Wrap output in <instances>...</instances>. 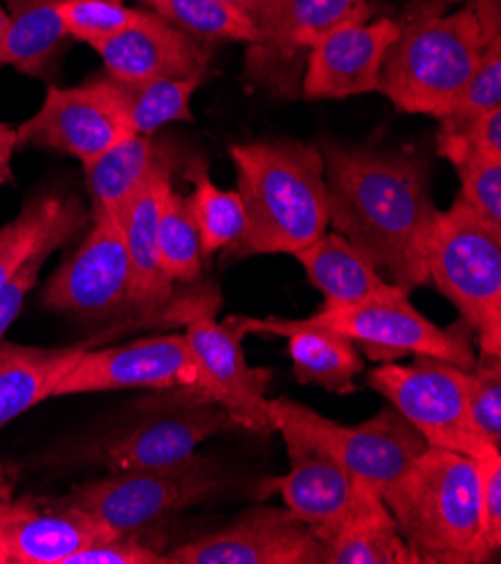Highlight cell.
<instances>
[{
  "mask_svg": "<svg viewBox=\"0 0 501 564\" xmlns=\"http://www.w3.org/2000/svg\"><path fill=\"white\" fill-rule=\"evenodd\" d=\"M324 158L328 225L407 295L429 281L427 241L438 214L429 169L410 151L317 144Z\"/></svg>",
  "mask_w": 501,
  "mask_h": 564,
  "instance_id": "6da1fadb",
  "label": "cell"
},
{
  "mask_svg": "<svg viewBox=\"0 0 501 564\" xmlns=\"http://www.w3.org/2000/svg\"><path fill=\"white\" fill-rule=\"evenodd\" d=\"M246 232L235 254H297L328 230L324 158L317 144L259 140L230 147Z\"/></svg>",
  "mask_w": 501,
  "mask_h": 564,
  "instance_id": "7a4b0ae2",
  "label": "cell"
},
{
  "mask_svg": "<svg viewBox=\"0 0 501 564\" xmlns=\"http://www.w3.org/2000/svg\"><path fill=\"white\" fill-rule=\"evenodd\" d=\"M380 497L414 564H481L475 459L427 445Z\"/></svg>",
  "mask_w": 501,
  "mask_h": 564,
  "instance_id": "3957f363",
  "label": "cell"
},
{
  "mask_svg": "<svg viewBox=\"0 0 501 564\" xmlns=\"http://www.w3.org/2000/svg\"><path fill=\"white\" fill-rule=\"evenodd\" d=\"M399 23L401 34L382 62L378 93L403 112L443 120L481 62L486 45L479 23L470 8Z\"/></svg>",
  "mask_w": 501,
  "mask_h": 564,
  "instance_id": "277c9868",
  "label": "cell"
},
{
  "mask_svg": "<svg viewBox=\"0 0 501 564\" xmlns=\"http://www.w3.org/2000/svg\"><path fill=\"white\" fill-rule=\"evenodd\" d=\"M427 274L477 333L481 354L501 356V225L459 196L432 223Z\"/></svg>",
  "mask_w": 501,
  "mask_h": 564,
  "instance_id": "5b68a950",
  "label": "cell"
},
{
  "mask_svg": "<svg viewBox=\"0 0 501 564\" xmlns=\"http://www.w3.org/2000/svg\"><path fill=\"white\" fill-rule=\"evenodd\" d=\"M164 393L170 399L144 403L146 416L86 443L73 459L108 473L166 468L192 459L214 434L239 427L226 410L203 399L194 387L164 389Z\"/></svg>",
  "mask_w": 501,
  "mask_h": 564,
  "instance_id": "8992f818",
  "label": "cell"
},
{
  "mask_svg": "<svg viewBox=\"0 0 501 564\" xmlns=\"http://www.w3.org/2000/svg\"><path fill=\"white\" fill-rule=\"evenodd\" d=\"M367 382L427 441L450 453L486 459L501 455L470 423L466 405V369L432 356H416L412 365L382 362Z\"/></svg>",
  "mask_w": 501,
  "mask_h": 564,
  "instance_id": "52a82bcc",
  "label": "cell"
},
{
  "mask_svg": "<svg viewBox=\"0 0 501 564\" xmlns=\"http://www.w3.org/2000/svg\"><path fill=\"white\" fill-rule=\"evenodd\" d=\"M218 468L198 455L151 470L110 473L75 486L62 499L79 506L118 533H140L160 520L209 499L222 488Z\"/></svg>",
  "mask_w": 501,
  "mask_h": 564,
  "instance_id": "ba28073f",
  "label": "cell"
},
{
  "mask_svg": "<svg viewBox=\"0 0 501 564\" xmlns=\"http://www.w3.org/2000/svg\"><path fill=\"white\" fill-rule=\"evenodd\" d=\"M270 421H286L326 445L347 473L382 495L423 453L427 441L394 408L360 425H340L291 399L268 401Z\"/></svg>",
  "mask_w": 501,
  "mask_h": 564,
  "instance_id": "9c48e42d",
  "label": "cell"
},
{
  "mask_svg": "<svg viewBox=\"0 0 501 564\" xmlns=\"http://www.w3.org/2000/svg\"><path fill=\"white\" fill-rule=\"evenodd\" d=\"M178 317L185 319V340L196 367L192 387L226 410L239 427L259 434L272 432L265 380L246 362L243 335L248 333L239 317L216 322L205 306H183Z\"/></svg>",
  "mask_w": 501,
  "mask_h": 564,
  "instance_id": "30bf717a",
  "label": "cell"
},
{
  "mask_svg": "<svg viewBox=\"0 0 501 564\" xmlns=\"http://www.w3.org/2000/svg\"><path fill=\"white\" fill-rule=\"evenodd\" d=\"M133 274L116 212L92 209V228L81 246L54 272L41 306L79 317H108L131 306Z\"/></svg>",
  "mask_w": 501,
  "mask_h": 564,
  "instance_id": "8fae6325",
  "label": "cell"
},
{
  "mask_svg": "<svg viewBox=\"0 0 501 564\" xmlns=\"http://www.w3.org/2000/svg\"><path fill=\"white\" fill-rule=\"evenodd\" d=\"M308 319L340 330L380 362H394L403 356H432L468 371L477 358L466 335L436 326L407 297L345 308L322 306Z\"/></svg>",
  "mask_w": 501,
  "mask_h": 564,
  "instance_id": "7c38bea8",
  "label": "cell"
},
{
  "mask_svg": "<svg viewBox=\"0 0 501 564\" xmlns=\"http://www.w3.org/2000/svg\"><path fill=\"white\" fill-rule=\"evenodd\" d=\"M164 555L166 564H319L324 544L286 506H254L226 529Z\"/></svg>",
  "mask_w": 501,
  "mask_h": 564,
  "instance_id": "4fadbf2b",
  "label": "cell"
},
{
  "mask_svg": "<svg viewBox=\"0 0 501 564\" xmlns=\"http://www.w3.org/2000/svg\"><path fill=\"white\" fill-rule=\"evenodd\" d=\"M196 367L185 335L144 337L122 347L86 349L73 369L52 387L47 399L116 389H176L192 387Z\"/></svg>",
  "mask_w": 501,
  "mask_h": 564,
  "instance_id": "5bb4252c",
  "label": "cell"
},
{
  "mask_svg": "<svg viewBox=\"0 0 501 564\" xmlns=\"http://www.w3.org/2000/svg\"><path fill=\"white\" fill-rule=\"evenodd\" d=\"M129 135L116 101L95 79L77 88H50L41 108L17 129L19 149H50L84 166Z\"/></svg>",
  "mask_w": 501,
  "mask_h": 564,
  "instance_id": "9a60e30c",
  "label": "cell"
},
{
  "mask_svg": "<svg viewBox=\"0 0 501 564\" xmlns=\"http://www.w3.org/2000/svg\"><path fill=\"white\" fill-rule=\"evenodd\" d=\"M288 453V473L265 481V492H280L286 509L297 516L324 544L351 506L356 479L340 459L311 434L286 421H272Z\"/></svg>",
  "mask_w": 501,
  "mask_h": 564,
  "instance_id": "2e32d148",
  "label": "cell"
},
{
  "mask_svg": "<svg viewBox=\"0 0 501 564\" xmlns=\"http://www.w3.org/2000/svg\"><path fill=\"white\" fill-rule=\"evenodd\" d=\"M401 34L392 19L351 23L326 34L306 56L302 93L306 99H345L378 93L380 68Z\"/></svg>",
  "mask_w": 501,
  "mask_h": 564,
  "instance_id": "e0dca14e",
  "label": "cell"
},
{
  "mask_svg": "<svg viewBox=\"0 0 501 564\" xmlns=\"http://www.w3.org/2000/svg\"><path fill=\"white\" fill-rule=\"evenodd\" d=\"M110 77L124 82L185 79L205 75L209 52L203 43L155 12L140 10L133 25L95 45Z\"/></svg>",
  "mask_w": 501,
  "mask_h": 564,
  "instance_id": "ac0fdd59",
  "label": "cell"
},
{
  "mask_svg": "<svg viewBox=\"0 0 501 564\" xmlns=\"http://www.w3.org/2000/svg\"><path fill=\"white\" fill-rule=\"evenodd\" d=\"M373 14L369 0H284V21L276 41L257 54H248L250 79L295 93L302 66L315 43L351 23H364Z\"/></svg>",
  "mask_w": 501,
  "mask_h": 564,
  "instance_id": "d6986e66",
  "label": "cell"
},
{
  "mask_svg": "<svg viewBox=\"0 0 501 564\" xmlns=\"http://www.w3.org/2000/svg\"><path fill=\"white\" fill-rule=\"evenodd\" d=\"M116 535L122 533L62 497L19 499L8 533L10 564H66L86 546Z\"/></svg>",
  "mask_w": 501,
  "mask_h": 564,
  "instance_id": "ffe728a7",
  "label": "cell"
},
{
  "mask_svg": "<svg viewBox=\"0 0 501 564\" xmlns=\"http://www.w3.org/2000/svg\"><path fill=\"white\" fill-rule=\"evenodd\" d=\"M246 333L288 337V356L302 384H317L330 393H351L353 380L364 369L358 347L340 330L306 319L239 317Z\"/></svg>",
  "mask_w": 501,
  "mask_h": 564,
  "instance_id": "44dd1931",
  "label": "cell"
},
{
  "mask_svg": "<svg viewBox=\"0 0 501 564\" xmlns=\"http://www.w3.org/2000/svg\"><path fill=\"white\" fill-rule=\"evenodd\" d=\"M174 189V172H157L129 200L120 214L124 243L131 261V306L153 313L172 300L174 281L164 274L157 252V220L162 203Z\"/></svg>",
  "mask_w": 501,
  "mask_h": 564,
  "instance_id": "7402d4cb",
  "label": "cell"
},
{
  "mask_svg": "<svg viewBox=\"0 0 501 564\" xmlns=\"http://www.w3.org/2000/svg\"><path fill=\"white\" fill-rule=\"evenodd\" d=\"M324 564H414L380 492L356 481L351 506L324 542Z\"/></svg>",
  "mask_w": 501,
  "mask_h": 564,
  "instance_id": "603a6c76",
  "label": "cell"
},
{
  "mask_svg": "<svg viewBox=\"0 0 501 564\" xmlns=\"http://www.w3.org/2000/svg\"><path fill=\"white\" fill-rule=\"evenodd\" d=\"M311 284L324 295V306H362L371 302L401 300L405 291L386 281L338 232H326L313 246L297 252Z\"/></svg>",
  "mask_w": 501,
  "mask_h": 564,
  "instance_id": "cb8c5ba5",
  "label": "cell"
},
{
  "mask_svg": "<svg viewBox=\"0 0 501 564\" xmlns=\"http://www.w3.org/2000/svg\"><path fill=\"white\" fill-rule=\"evenodd\" d=\"M176 151L153 135H129L86 164V185L92 209L124 212L140 187L157 172H174Z\"/></svg>",
  "mask_w": 501,
  "mask_h": 564,
  "instance_id": "d4e9b609",
  "label": "cell"
},
{
  "mask_svg": "<svg viewBox=\"0 0 501 564\" xmlns=\"http://www.w3.org/2000/svg\"><path fill=\"white\" fill-rule=\"evenodd\" d=\"M86 347L45 349L14 343H0V427L47 401L57 384Z\"/></svg>",
  "mask_w": 501,
  "mask_h": 564,
  "instance_id": "484cf974",
  "label": "cell"
},
{
  "mask_svg": "<svg viewBox=\"0 0 501 564\" xmlns=\"http://www.w3.org/2000/svg\"><path fill=\"white\" fill-rule=\"evenodd\" d=\"M10 23L0 36V66L43 77L68 41L59 0H6Z\"/></svg>",
  "mask_w": 501,
  "mask_h": 564,
  "instance_id": "4316f807",
  "label": "cell"
},
{
  "mask_svg": "<svg viewBox=\"0 0 501 564\" xmlns=\"http://www.w3.org/2000/svg\"><path fill=\"white\" fill-rule=\"evenodd\" d=\"M203 77L124 82L106 73L95 82L116 101L131 135H153L164 124L192 120V97Z\"/></svg>",
  "mask_w": 501,
  "mask_h": 564,
  "instance_id": "83f0119b",
  "label": "cell"
},
{
  "mask_svg": "<svg viewBox=\"0 0 501 564\" xmlns=\"http://www.w3.org/2000/svg\"><path fill=\"white\" fill-rule=\"evenodd\" d=\"M185 176L194 183V194L189 200L198 225L203 259H209L218 250L232 248L243 237L246 207L239 192L220 189L211 183L205 164H192Z\"/></svg>",
  "mask_w": 501,
  "mask_h": 564,
  "instance_id": "f1b7e54d",
  "label": "cell"
},
{
  "mask_svg": "<svg viewBox=\"0 0 501 564\" xmlns=\"http://www.w3.org/2000/svg\"><path fill=\"white\" fill-rule=\"evenodd\" d=\"M157 252L164 274L174 284H192L200 276L203 248L198 225L194 218L189 196L170 192L162 203L157 220Z\"/></svg>",
  "mask_w": 501,
  "mask_h": 564,
  "instance_id": "f546056e",
  "label": "cell"
},
{
  "mask_svg": "<svg viewBox=\"0 0 501 564\" xmlns=\"http://www.w3.org/2000/svg\"><path fill=\"white\" fill-rule=\"evenodd\" d=\"M146 6L166 23L194 39L259 43L257 28L220 0H149Z\"/></svg>",
  "mask_w": 501,
  "mask_h": 564,
  "instance_id": "4dcf8cb0",
  "label": "cell"
},
{
  "mask_svg": "<svg viewBox=\"0 0 501 564\" xmlns=\"http://www.w3.org/2000/svg\"><path fill=\"white\" fill-rule=\"evenodd\" d=\"M438 151L461 178V198L488 223L501 225V160L472 151L459 135H438Z\"/></svg>",
  "mask_w": 501,
  "mask_h": 564,
  "instance_id": "1f68e13d",
  "label": "cell"
},
{
  "mask_svg": "<svg viewBox=\"0 0 501 564\" xmlns=\"http://www.w3.org/2000/svg\"><path fill=\"white\" fill-rule=\"evenodd\" d=\"M86 214L79 200L73 203V207L52 225V230L41 239V243L34 248V252L23 261V265L6 281L3 289H0V343L8 333V328L19 317L25 297L36 286L39 272L43 270L47 257L57 250L64 241H68L84 223Z\"/></svg>",
  "mask_w": 501,
  "mask_h": 564,
  "instance_id": "d6a6232c",
  "label": "cell"
},
{
  "mask_svg": "<svg viewBox=\"0 0 501 564\" xmlns=\"http://www.w3.org/2000/svg\"><path fill=\"white\" fill-rule=\"evenodd\" d=\"M501 106V41L483 47L481 62L457 106L440 120L438 135H461L486 110Z\"/></svg>",
  "mask_w": 501,
  "mask_h": 564,
  "instance_id": "836d02e7",
  "label": "cell"
},
{
  "mask_svg": "<svg viewBox=\"0 0 501 564\" xmlns=\"http://www.w3.org/2000/svg\"><path fill=\"white\" fill-rule=\"evenodd\" d=\"M466 405L477 434L501 453V362L481 354L466 371Z\"/></svg>",
  "mask_w": 501,
  "mask_h": 564,
  "instance_id": "e575fe53",
  "label": "cell"
},
{
  "mask_svg": "<svg viewBox=\"0 0 501 564\" xmlns=\"http://www.w3.org/2000/svg\"><path fill=\"white\" fill-rule=\"evenodd\" d=\"M140 10L120 0H59V17L68 39L97 45L135 23Z\"/></svg>",
  "mask_w": 501,
  "mask_h": 564,
  "instance_id": "d590c367",
  "label": "cell"
},
{
  "mask_svg": "<svg viewBox=\"0 0 501 564\" xmlns=\"http://www.w3.org/2000/svg\"><path fill=\"white\" fill-rule=\"evenodd\" d=\"M479 477V553L492 562L501 549V455L475 459Z\"/></svg>",
  "mask_w": 501,
  "mask_h": 564,
  "instance_id": "8d00e7d4",
  "label": "cell"
},
{
  "mask_svg": "<svg viewBox=\"0 0 501 564\" xmlns=\"http://www.w3.org/2000/svg\"><path fill=\"white\" fill-rule=\"evenodd\" d=\"M66 564H166V555L142 544L138 533H122L86 546Z\"/></svg>",
  "mask_w": 501,
  "mask_h": 564,
  "instance_id": "74e56055",
  "label": "cell"
},
{
  "mask_svg": "<svg viewBox=\"0 0 501 564\" xmlns=\"http://www.w3.org/2000/svg\"><path fill=\"white\" fill-rule=\"evenodd\" d=\"M237 12H241L259 32V43L250 45L248 54L268 50L282 32L284 0H220Z\"/></svg>",
  "mask_w": 501,
  "mask_h": 564,
  "instance_id": "f35d334b",
  "label": "cell"
},
{
  "mask_svg": "<svg viewBox=\"0 0 501 564\" xmlns=\"http://www.w3.org/2000/svg\"><path fill=\"white\" fill-rule=\"evenodd\" d=\"M459 138L479 155L501 160V106L481 112Z\"/></svg>",
  "mask_w": 501,
  "mask_h": 564,
  "instance_id": "ab89813d",
  "label": "cell"
},
{
  "mask_svg": "<svg viewBox=\"0 0 501 564\" xmlns=\"http://www.w3.org/2000/svg\"><path fill=\"white\" fill-rule=\"evenodd\" d=\"M466 8L479 23L483 45L501 41V0H466Z\"/></svg>",
  "mask_w": 501,
  "mask_h": 564,
  "instance_id": "60d3db41",
  "label": "cell"
},
{
  "mask_svg": "<svg viewBox=\"0 0 501 564\" xmlns=\"http://www.w3.org/2000/svg\"><path fill=\"white\" fill-rule=\"evenodd\" d=\"M17 149H19L17 129L10 124H0V185L14 183L12 158H14Z\"/></svg>",
  "mask_w": 501,
  "mask_h": 564,
  "instance_id": "b9f144b4",
  "label": "cell"
},
{
  "mask_svg": "<svg viewBox=\"0 0 501 564\" xmlns=\"http://www.w3.org/2000/svg\"><path fill=\"white\" fill-rule=\"evenodd\" d=\"M19 501L0 497V564H10V549H8V533L10 524L17 518Z\"/></svg>",
  "mask_w": 501,
  "mask_h": 564,
  "instance_id": "7bdbcfd3",
  "label": "cell"
},
{
  "mask_svg": "<svg viewBox=\"0 0 501 564\" xmlns=\"http://www.w3.org/2000/svg\"><path fill=\"white\" fill-rule=\"evenodd\" d=\"M457 3H466V0H410V6L405 10L403 19L443 14L450 6H457Z\"/></svg>",
  "mask_w": 501,
  "mask_h": 564,
  "instance_id": "ee69618b",
  "label": "cell"
},
{
  "mask_svg": "<svg viewBox=\"0 0 501 564\" xmlns=\"http://www.w3.org/2000/svg\"><path fill=\"white\" fill-rule=\"evenodd\" d=\"M0 497L12 499V481H10L8 470H6L3 464H0Z\"/></svg>",
  "mask_w": 501,
  "mask_h": 564,
  "instance_id": "f6af8a7d",
  "label": "cell"
},
{
  "mask_svg": "<svg viewBox=\"0 0 501 564\" xmlns=\"http://www.w3.org/2000/svg\"><path fill=\"white\" fill-rule=\"evenodd\" d=\"M8 23H10V12L8 8L0 6V36H3V32L8 30Z\"/></svg>",
  "mask_w": 501,
  "mask_h": 564,
  "instance_id": "bcb514c9",
  "label": "cell"
},
{
  "mask_svg": "<svg viewBox=\"0 0 501 564\" xmlns=\"http://www.w3.org/2000/svg\"><path fill=\"white\" fill-rule=\"evenodd\" d=\"M142 3H149V0H142Z\"/></svg>",
  "mask_w": 501,
  "mask_h": 564,
  "instance_id": "7dc6e473",
  "label": "cell"
}]
</instances>
